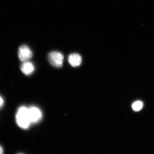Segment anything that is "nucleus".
Returning <instances> with one entry per match:
<instances>
[{
  "instance_id": "obj_1",
  "label": "nucleus",
  "mask_w": 154,
  "mask_h": 154,
  "mask_svg": "<svg viewBox=\"0 0 154 154\" xmlns=\"http://www.w3.org/2000/svg\"><path fill=\"white\" fill-rule=\"evenodd\" d=\"M16 118L17 125L22 129H28L31 124L28 115V108L25 106H22L18 109Z\"/></svg>"
},
{
  "instance_id": "obj_2",
  "label": "nucleus",
  "mask_w": 154,
  "mask_h": 154,
  "mask_svg": "<svg viewBox=\"0 0 154 154\" xmlns=\"http://www.w3.org/2000/svg\"><path fill=\"white\" fill-rule=\"evenodd\" d=\"M48 59L53 66L57 68L61 67L63 63L64 57L61 53L53 51L48 54Z\"/></svg>"
},
{
  "instance_id": "obj_3",
  "label": "nucleus",
  "mask_w": 154,
  "mask_h": 154,
  "mask_svg": "<svg viewBox=\"0 0 154 154\" xmlns=\"http://www.w3.org/2000/svg\"><path fill=\"white\" fill-rule=\"evenodd\" d=\"M18 54L19 60L22 62L28 61L33 55L32 51L26 45H23L19 47Z\"/></svg>"
},
{
  "instance_id": "obj_4",
  "label": "nucleus",
  "mask_w": 154,
  "mask_h": 154,
  "mask_svg": "<svg viewBox=\"0 0 154 154\" xmlns=\"http://www.w3.org/2000/svg\"><path fill=\"white\" fill-rule=\"evenodd\" d=\"M28 115L31 123H36L41 120L42 113L38 107L32 106L28 108Z\"/></svg>"
},
{
  "instance_id": "obj_5",
  "label": "nucleus",
  "mask_w": 154,
  "mask_h": 154,
  "mask_svg": "<svg viewBox=\"0 0 154 154\" xmlns=\"http://www.w3.org/2000/svg\"><path fill=\"white\" fill-rule=\"evenodd\" d=\"M21 70L24 74L30 75L34 71L35 67L33 63L28 61L23 62L21 66Z\"/></svg>"
},
{
  "instance_id": "obj_6",
  "label": "nucleus",
  "mask_w": 154,
  "mask_h": 154,
  "mask_svg": "<svg viewBox=\"0 0 154 154\" xmlns=\"http://www.w3.org/2000/svg\"><path fill=\"white\" fill-rule=\"evenodd\" d=\"M68 61L70 64L73 67L79 66L82 62L81 56L78 54H72L69 56Z\"/></svg>"
},
{
  "instance_id": "obj_7",
  "label": "nucleus",
  "mask_w": 154,
  "mask_h": 154,
  "mask_svg": "<svg viewBox=\"0 0 154 154\" xmlns=\"http://www.w3.org/2000/svg\"><path fill=\"white\" fill-rule=\"evenodd\" d=\"M143 104L140 101H137L134 102L132 105V109L135 111H140L143 107Z\"/></svg>"
},
{
  "instance_id": "obj_8",
  "label": "nucleus",
  "mask_w": 154,
  "mask_h": 154,
  "mask_svg": "<svg viewBox=\"0 0 154 154\" xmlns=\"http://www.w3.org/2000/svg\"><path fill=\"white\" fill-rule=\"evenodd\" d=\"M4 104V100L2 96H0V108L3 107Z\"/></svg>"
},
{
  "instance_id": "obj_9",
  "label": "nucleus",
  "mask_w": 154,
  "mask_h": 154,
  "mask_svg": "<svg viewBox=\"0 0 154 154\" xmlns=\"http://www.w3.org/2000/svg\"><path fill=\"white\" fill-rule=\"evenodd\" d=\"M3 153H4V149H3L2 147L0 145V154H3Z\"/></svg>"
}]
</instances>
